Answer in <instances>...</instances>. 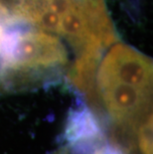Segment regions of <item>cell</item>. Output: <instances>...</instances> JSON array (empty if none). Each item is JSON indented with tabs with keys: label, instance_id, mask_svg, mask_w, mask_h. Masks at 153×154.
Instances as JSON below:
<instances>
[{
	"label": "cell",
	"instance_id": "cell-1",
	"mask_svg": "<svg viewBox=\"0 0 153 154\" xmlns=\"http://www.w3.org/2000/svg\"><path fill=\"white\" fill-rule=\"evenodd\" d=\"M94 86L97 101L99 97L110 119L124 131L136 133L139 124L151 114V91L118 81L96 82Z\"/></svg>",
	"mask_w": 153,
	"mask_h": 154
},
{
	"label": "cell",
	"instance_id": "cell-2",
	"mask_svg": "<svg viewBox=\"0 0 153 154\" xmlns=\"http://www.w3.org/2000/svg\"><path fill=\"white\" fill-rule=\"evenodd\" d=\"M94 83L118 81L151 91L152 63L135 49L118 43L110 49L97 65Z\"/></svg>",
	"mask_w": 153,
	"mask_h": 154
},
{
	"label": "cell",
	"instance_id": "cell-3",
	"mask_svg": "<svg viewBox=\"0 0 153 154\" xmlns=\"http://www.w3.org/2000/svg\"><path fill=\"white\" fill-rule=\"evenodd\" d=\"M64 139L74 154H93L106 142L100 120L86 106L70 110L65 124Z\"/></svg>",
	"mask_w": 153,
	"mask_h": 154
},
{
	"label": "cell",
	"instance_id": "cell-4",
	"mask_svg": "<svg viewBox=\"0 0 153 154\" xmlns=\"http://www.w3.org/2000/svg\"><path fill=\"white\" fill-rule=\"evenodd\" d=\"M136 142L141 154H153L152 116H148L136 129Z\"/></svg>",
	"mask_w": 153,
	"mask_h": 154
},
{
	"label": "cell",
	"instance_id": "cell-5",
	"mask_svg": "<svg viewBox=\"0 0 153 154\" xmlns=\"http://www.w3.org/2000/svg\"><path fill=\"white\" fill-rule=\"evenodd\" d=\"M93 154H128L126 150L118 144L115 143H103Z\"/></svg>",
	"mask_w": 153,
	"mask_h": 154
}]
</instances>
